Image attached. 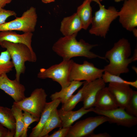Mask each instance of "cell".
Listing matches in <instances>:
<instances>
[{
    "instance_id": "8",
    "label": "cell",
    "mask_w": 137,
    "mask_h": 137,
    "mask_svg": "<svg viewBox=\"0 0 137 137\" xmlns=\"http://www.w3.org/2000/svg\"><path fill=\"white\" fill-rule=\"evenodd\" d=\"M108 121L107 117L102 115L80 120L70 127L66 137H89L96 128Z\"/></svg>"
},
{
    "instance_id": "27",
    "label": "cell",
    "mask_w": 137,
    "mask_h": 137,
    "mask_svg": "<svg viewBox=\"0 0 137 137\" xmlns=\"http://www.w3.org/2000/svg\"><path fill=\"white\" fill-rule=\"evenodd\" d=\"M103 73L101 78L105 83H124L128 84L135 88H137V80L133 81H128L124 80L119 76L112 74L105 71Z\"/></svg>"
},
{
    "instance_id": "12",
    "label": "cell",
    "mask_w": 137,
    "mask_h": 137,
    "mask_svg": "<svg viewBox=\"0 0 137 137\" xmlns=\"http://www.w3.org/2000/svg\"><path fill=\"white\" fill-rule=\"evenodd\" d=\"M83 85L84 88L83 107L86 109L94 107L99 93L105 87L106 83L100 78L90 82L85 81Z\"/></svg>"
},
{
    "instance_id": "34",
    "label": "cell",
    "mask_w": 137,
    "mask_h": 137,
    "mask_svg": "<svg viewBox=\"0 0 137 137\" xmlns=\"http://www.w3.org/2000/svg\"><path fill=\"white\" fill-rule=\"evenodd\" d=\"M12 0H0V7L4 8L7 4L10 3Z\"/></svg>"
},
{
    "instance_id": "25",
    "label": "cell",
    "mask_w": 137,
    "mask_h": 137,
    "mask_svg": "<svg viewBox=\"0 0 137 137\" xmlns=\"http://www.w3.org/2000/svg\"><path fill=\"white\" fill-rule=\"evenodd\" d=\"M11 109L16 122V130L14 137H21L24 126L23 111L13 104Z\"/></svg>"
},
{
    "instance_id": "21",
    "label": "cell",
    "mask_w": 137,
    "mask_h": 137,
    "mask_svg": "<svg viewBox=\"0 0 137 137\" xmlns=\"http://www.w3.org/2000/svg\"><path fill=\"white\" fill-rule=\"evenodd\" d=\"M92 0H85L78 7L76 13L82 24V29L86 30L91 24L92 18V9L90 5Z\"/></svg>"
},
{
    "instance_id": "6",
    "label": "cell",
    "mask_w": 137,
    "mask_h": 137,
    "mask_svg": "<svg viewBox=\"0 0 137 137\" xmlns=\"http://www.w3.org/2000/svg\"><path fill=\"white\" fill-rule=\"evenodd\" d=\"M47 95L44 89L37 88L30 96L19 101H14L13 104L22 111L30 113L34 117L40 118L47 103Z\"/></svg>"
},
{
    "instance_id": "13",
    "label": "cell",
    "mask_w": 137,
    "mask_h": 137,
    "mask_svg": "<svg viewBox=\"0 0 137 137\" xmlns=\"http://www.w3.org/2000/svg\"><path fill=\"white\" fill-rule=\"evenodd\" d=\"M0 89L11 96L15 101H20L26 97L24 86L16 79H10L6 74L0 76Z\"/></svg>"
},
{
    "instance_id": "35",
    "label": "cell",
    "mask_w": 137,
    "mask_h": 137,
    "mask_svg": "<svg viewBox=\"0 0 137 137\" xmlns=\"http://www.w3.org/2000/svg\"><path fill=\"white\" fill-rule=\"evenodd\" d=\"M42 2L44 3H47L55 1V0H41Z\"/></svg>"
},
{
    "instance_id": "16",
    "label": "cell",
    "mask_w": 137,
    "mask_h": 137,
    "mask_svg": "<svg viewBox=\"0 0 137 137\" xmlns=\"http://www.w3.org/2000/svg\"><path fill=\"white\" fill-rule=\"evenodd\" d=\"M82 29L81 21L76 13L64 18L61 22L60 30L64 36L78 33Z\"/></svg>"
},
{
    "instance_id": "22",
    "label": "cell",
    "mask_w": 137,
    "mask_h": 137,
    "mask_svg": "<svg viewBox=\"0 0 137 137\" xmlns=\"http://www.w3.org/2000/svg\"><path fill=\"white\" fill-rule=\"evenodd\" d=\"M0 123L14 135L16 122L11 109L0 106Z\"/></svg>"
},
{
    "instance_id": "7",
    "label": "cell",
    "mask_w": 137,
    "mask_h": 137,
    "mask_svg": "<svg viewBox=\"0 0 137 137\" xmlns=\"http://www.w3.org/2000/svg\"><path fill=\"white\" fill-rule=\"evenodd\" d=\"M36 9L31 6L24 11L20 17L0 25V31L17 30L24 33L32 32L35 30L37 21Z\"/></svg>"
},
{
    "instance_id": "24",
    "label": "cell",
    "mask_w": 137,
    "mask_h": 137,
    "mask_svg": "<svg viewBox=\"0 0 137 137\" xmlns=\"http://www.w3.org/2000/svg\"><path fill=\"white\" fill-rule=\"evenodd\" d=\"M8 51L2 52L0 54V76L12 71L14 67L13 62Z\"/></svg>"
},
{
    "instance_id": "15",
    "label": "cell",
    "mask_w": 137,
    "mask_h": 137,
    "mask_svg": "<svg viewBox=\"0 0 137 137\" xmlns=\"http://www.w3.org/2000/svg\"><path fill=\"white\" fill-rule=\"evenodd\" d=\"M33 34L32 32L24 33L19 34L11 30H5L0 31V45L3 41H7L14 43H22L27 45L30 50L33 58L36 62V55L32 48L31 44Z\"/></svg>"
},
{
    "instance_id": "31",
    "label": "cell",
    "mask_w": 137,
    "mask_h": 137,
    "mask_svg": "<svg viewBox=\"0 0 137 137\" xmlns=\"http://www.w3.org/2000/svg\"><path fill=\"white\" fill-rule=\"evenodd\" d=\"M60 128L51 135H48V137H66L70 128Z\"/></svg>"
},
{
    "instance_id": "4",
    "label": "cell",
    "mask_w": 137,
    "mask_h": 137,
    "mask_svg": "<svg viewBox=\"0 0 137 137\" xmlns=\"http://www.w3.org/2000/svg\"><path fill=\"white\" fill-rule=\"evenodd\" d=\"M0 46L8 51L16 71L15 79L20 81L21 75L25 72V62H36L30 50L24 44L14 43L7 41L2 42Z\"/></svg>"
},
{
    "instance_id": "36",
    "label": "cell",
    "mask_w": 137,
    "mask_h": 137,
    "mask_svg": "<svg viewBox=\"0 0 137 137\" xmlns=\"http://www.w3.org/2000/svg\"><path fill=\"white\" fill-rule=\"evenodd\" d=\"M133 33V35L134 36L136 37H137V29L136 28H134L132 31Z\"/></svg>"
},
{
    "instance_id": "5",
    "label": "cell",
    "mask_w": 137,
    "mask_h": 137,
    "mask_svg": "<svg viewBox=\"0 0 137 137\" xmlns=\"http://www.w3.org/2000/svg\"><path fill=\"white\" fill-rule=\"evenodd\" d=\"M73 61L72 59L63 60L60 63L48 68H41L37 74V77L41 79H51L59 83L62 89L65 88L68 86L71 81L70 74Z\"/></svg>"
},
{
    "instance_id": "26",
    "label": "cell",
    "mask_w": 137,
    "mask_h": 137,
    "mask_svg": "<svg viewBox=\"0 0 137 137\" xmlns=\"http://www.w3.org/2000/svg\"><path fill=\"white\" fill-rule=\"evenodd\" d=\"M84 88L83 85L76 94L73 95L64 103L62 104L61 109L65 111L72 110L78 103L82 101Z\"/></svg>"
},
{
    "instance_id": "14",
    "label": "cell",
    "mask_w": 137,
    "mask_h": 137,
    "mask_svg": "<svg viewBox=\"0 0 137 137\" xmlns=\"http://www.w3.org/2000/svg\"><path fill=\"white\" fill-rule=\"evenodd\" d=\"M130 86L124 83H109L107 87L118 107L125 109L128 104L134 91Z\"/></svg>"
},
{
    "instance_id": "9",
    "label": "cell",
    "mask_w": 137,
    "mask_h": 137,
    "mask_svg": "<svg viewBox=\"0 0 137 137\" xmlns=\"http://www.w3.org/2000/svg\"><path fill=\"white\" fill-rule=\"evenodd\" d=\"M103 69L97 68L92 63L87 61L81 64L74 62L73 63L70 74L71 81L83 80L90 82L101 78Z\"/></svg>"
},
{
    "instance_id": "33",
    "label": "cell",
    "mask_w": 137,
    "mask_h": 137,
    "mask_svg": "<svg viewBox=\"0 0 137 137\" xmlns=\"http://www.w3.org/2000/svg\"><path fill=\"white\" fill-rule=\"evenodd\" d=\"M89 137H110L111 136L107 132L94 134V133L90 135Z\"/></svg>"
},
{
    "instance_id": "23",
    "label": "cell",
    "mask_w": 137,
    "mask_h": 137,
    "mask_svg": "<svg viewBox=\"0 0 137 137\" xmlns=\"http://www.w3.org/2000/svg\"><path fill=\"white\" fill-rule=\"evenodd\" d=\"M62 128V123L58 115L57 108L51 112L39 137H48L49 133L54 129Z\"/></svg>"
},
{
    "instance_id": "28",
    "label": "cell",
    "mask_w": 137,
    "mask_h": 137,
    "mask_svg": "<svg viewBox=\"0 0 137 137\" xmlns=\"http://www.w3.org/2000/svg\"><path fill=\"white\" fill-rule=\"evenodd\" d=\"M129 114L137 117V91L133 93L128 104L125 109Z\"/></svg>"
},
{
    "instance_id": "2",
    "label": "cell",
    "mask_w": 137,
    "mask_h": 137,
    "mask_svg": "<svg viewBox=\"0 0 137 137\" xmlns=\"http://www.w3.org/2000/svg\"><path fill=\"white\" fill-rule=\"evenodd\" d=\"M77 33L60 38L54 44L53 50L63 60H70L72 58L84 57L89 59L96 58L107 60L105 57L99 56L91 51L97 44H91L83 39L78 41L76 39Z\"/></svg>"
},
{
    "instance_id": "30",
    "label": "cell",
    "mask_w": 137,
    "mask_h": 137,
    "mask_svg": "<svg viewBox=\"0 0 137 137\" xmlns=\"http://www.w3.org/2000/svg\"><path fill=\"white\" fill-rule=\"evenodd\" d=\"M16 13L14 11L6 10L0 7V25L6 22V21L9 17L16 16Z\"/></svg>"
},
{
    "instance_id": "19",
    "label": "cell",
    "mask_w": 137,
    "mask_h": 137,
    "mask_svg": "<svg viewBox=\"0 0 137 137\" xmlns=\"http://www.w3.org/2000/svg\"><path fill=\"white\" fill-rule=\"evenodd\" d=\"M95 108L108 110L118 107L112 94L108 87H105L99 92L94 106Z\"/></svg>"
},
{
    "instance_id": "1",
    "label": "cell",
    "mask_w": 137,
    "mask_h": 137,
    "mask_svg": "<svg viewBox=\"0 0 137 137\" xmlns=\"http://www.w3.org/2000/svg\"><path fill=\"white\" fill-rule=\"evenodd\" d=\"M137 52L136 48L133 56L130 58L131 54L130 42L125 38L120 39L105 54V57L109 63L103 68L104 71L119 76L128 73L129 64L137 60Z\"/></svg>"
},
{
    "instance_id": "20",
    "label": "cell",
    "mask_w": 137,
    "mask_h": 137,
    "mask_svg": "<svg viewBox=\"0 0 137 137\" xmlns=\"http://www.w3.org/2000/svg\"><path fill=\"white\" fill-rule=\"evenodd\" d=\"M84 81L73 80L71 81L70 85L67 87L58 92H56L52 94L50 96L52 100L56 99H59L62 104L64 103L73 93L81 87Z\"/></svg>"
},
{
    "instance_id": "3",
    "label": "cell",
    "mask_w": 137,
    "mask_h": 137,
    "mask_svg": "<svg viewBox=\"0 0 137 137\" xmlns=\"http://www.w3.org/2000/svg\"><path fill=\"white\" fill-rule=\"evenodd\" d=\"M92 0L98 4L99 9L95 12L94 16L92 18V26L89 32L91 34L105 38L111 24L118 17V11L114 6H110L106 9L99 0Z\"/></svg>"
},
{
    "instance_id": "10",
    "label": "cell",
    "mask_w": 137,
    "mask_h": 137,
    "mask_svg": "<svg viewBox=\"0 0 137 137\" xmlns=\"http://www.w3.org/2000/svg\"><path fill=\"white\" fill-rule=\"evenodd\" d=\"M93 112L99 115L105 116L108 119L110 123L116 124L117 125L130 128L136 125L137 117L128 113L125 109L117 108L108 110H102L94 108Z\"/></svg>"
},
{
    "instance_id": "17",
    "label": "cell",
    "mask_w": 137,
    "mask_h": 137,
    "mask_svg": "<svg viewBox=\"0 0 137 137\" xmlns=\"http://www.w3.org/2000/svg\"><path fill=\"white\" fill-rule=\"evenodd\" d=\"M61 103L59 99H56L49 102H47L40 116L37 125L32 129L29 136L39 137L52 111L57 108Z\"/></svg>"
},
{
    "instance_id": "11",
    "label": "cell",
    "mask_w": 137,
    "mask_h": 137,
    "mask_svg": "<svg viewBox=\"0 0 137 137\" xmlns=\"http://www.w3.org/2000/svg\"><path fill=\"white\" fill-rule=\"evenodd\" d=\"M118 11L119 20L122 26L131 31L137 26V0H124Z\"/></svg>"
},
{
    "instance_id": "29",
    "label": "cell",
    "mask_w": 137,
    "mask_h": 137,
    "mask_svg": "<svg viewBox=\"0 0 137 137\" xmlns=\"http://www.w3.org/2000/svg\"><path fill=\"white\" fill-rule=\"evenodd\" d=\"M24 112L23 115L24 126L21 137H26L27 136V132L29 126L34 122H38L40 118H35L28 112L26 111Z\"/></svg>"
},
{
    "instance_id": "18",
    "label": "cell",
    "mask_w": 137,
    "mask_h": 137,
    "mask_svg": "<svg viewBox=\"0 0 137 137\" xmlns=\"http://www.w3.org/2000/svg\"><path fill=\"white\" fill-rule=\"evenodd\" d=\"M94 108L86 109L83 107L75 111L72 110L65 111L61 108L58 110L59 116L61 120L62 127L69 128L76 121L88 113L93 112Z\"/></svg>"
},
{
    "instance_id": "32",
    "label": "cell",
    "mask_w": 137,
    "mask_h": 137,
    "mask_svg": "<svg viewBox=\"0 0 137 137\" xmlns=\"http://www.w3.org/2000/svg\"><path fill=\"white\" fill-rule=\"evenodd\" d=\"M14 135L0 123V137H13Z\"/></svg>"
},
{
    "instance_id": "37",
    "label": "cell",
    "mask_w": 137,
    "mask_h": 137,
    "mask_svg": "<svg viewBox=\"0 0 137 137\" xmlns=\"http://www.w3.org/2000/svg\"><path fill=\"white\" fill-rule=\"evenodd\" d=\"M99 1L101 2L103 0H99ZM114 1L115 2H120L121 1H124V0H114Z\"/></svg>"
}]
</instances>
